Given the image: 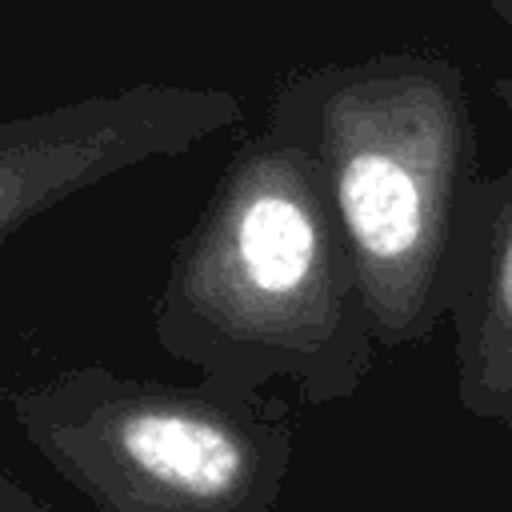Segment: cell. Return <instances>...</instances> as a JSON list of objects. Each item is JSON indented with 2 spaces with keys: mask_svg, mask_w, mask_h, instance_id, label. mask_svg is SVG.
<instances>
[{
  "mask_svg": "<svg viewBox=\"0 0 512 512\" xmlns=\"http://www.w3.org/2000/svg\"><path fill=\"white\" fill-rule=\"evenodd\" d=\"M268 116L324 168L376 340L420 336L436 312L468 156L460 84L436 64L380 56L284 80Z\"/></svg>",
  "mask_w": 512,
  "mask_h": 512,
  "instance_id": "obj_2",
  "label": "cell"
},
{
  "mask_svg": "<svg viewBox=\"0 0 512 512\" xmlns=\"http://www.w3.org/2000/svg\"><path fill=\"white\" fill-rule=\"evenodd\" d=\"M156 344L240 396L288 380L304 400L344 396L372 320L312 148L284 128L244 140L180 240L152 304Z\"/></svg>",
  "mask_w": 512,
  "mask_h": 512,
  "instance_id": "obj_1",
  "label": "cell"
},
{
  "mask_svg": "<svg viewBox=\"0 0 512 512\" xmlns=\"http://www.w3.org/2000/svg\"><path fill=\"white\" fill-rule=\"evenodd\" d=\"M24 440L100 512H276L292 424L268 396L108 364L12 392Z\"/></svg>",
  "mask_w": 512,
  "mask_h": 512,
  "instance_id": "obj_3",
  "label": "cell"
},
{
  "mask_svg": "<svg viewBox=\"0 0 512 512\" xmlns=\"http://www.w3.org/2000/svg\"><path fill=\"white\" fill-rule=\"evenodd\" d=\"M468 396L472 400H488V408L504 420H512V352L496 364H484L476 372H468Z\"/></svg>",
  "mask_w": 512,
  "mask_h": 512,
  "instance_id": "obj_6",
  "label": "cell"
},
{
  "mask_svg": "<svg viewBox=\"0 0 512 512\" xmlns=\"http://www.w3.org/2000/svg\"><path fill=\"white\" fill-rule=\"evenodd\" d=\"M512 352V200L500 212V224L492 232V260L480 292L476 328L468 340L464 368L476 372L484 364H496Z\"/></svg>",
  "mask_w": 512,
  "mask_h": 512,
  "instance_id": "obj_5",
  "label": "cell"
},
{
  "mask_svg": "<svg viewBox=\"0 0 512 512\" xmlns=\"http://www.w3.org/2000/svg\"><path fill=\"white\" fill-rule=\"evenodd\" d=\"M236 124L228 88L188 80H132L0 120V244L64 200Z\"/></svg>",
  "mask_w": 512,
  "mask_h": 512,
  "instance_id": "obj_4",
  "label": "cell"
}]
</instances>
